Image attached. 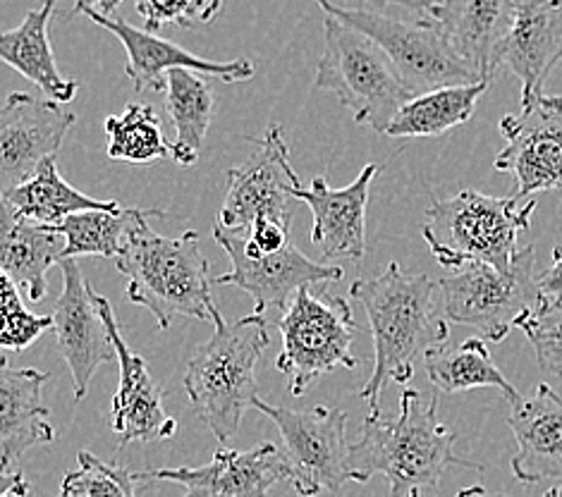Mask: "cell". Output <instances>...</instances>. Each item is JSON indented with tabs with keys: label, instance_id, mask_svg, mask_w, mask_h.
Segmentation results:
<instances>
[{
	"label": "cell",
	"instance_id": "6da1fadb",
	"mask_svg": "<svg viewBox=\"0 0 562 497\" xmlns=\"http://www.w3.org/2000/svg\"><path fill=\"white\" fill-rule=\"evenodd\" d=\"M350 297L364 306L373 338V371L359 397L379 411L383 389L409 383L417 361L448 342V318L436 282L395 261L376 278L355 280Z\"/></svg>",
	"mask_w": 562,
	"mask_h": 497
},
{
	"label": "cell",
	"instance_id": "7a4b0ae2",
	"mask_svg": "<svg viewBox=\"0 0 562 497\" xmlns=\"http://www.w3.org/2000/svg\"><path fill=\"white\" fill-rule=\"evenodd\" d=\"M454 442L458 436L438 419V397L424 399L419 389L405 387L397 416H367L361 438L347 452V474L357 483L383 474L391 486L387 497H422L438 486L448 466L484 468L460 460Z\"/></svg>",
	"mask_w": 562,
	"mask_h": 497
},
{
	"label": "cell",
	"instance_id": "3957f363",
	"mask_svg": "<svg viewBox=\"0 0 562 497\" xmlns=\"http://www.w3.org/2000/svg\"><path fill=\"white\" fill-rule=\"evenodd\" d=\"M144 218L130 235L117 271L127 278V297L151 312L158 330H168L172 318H196L213 324L221 314L211 292L209 261L199 247V233L164 237Z\"/></svg>",
	"mask_w": 562,
	"mask_h": 497
},
{
	"label": "cell",
	"instance_id": "277c9868",
	"mask_svg": "<svg viewBox=\"0 0 562 497\" xmlns=\"http://www.w3.org/2000/svg\"><path fill=\"white\" fill-rule=\"evenodd\" d=\"M269 344L271 332L263 316L251 314L225 324L218 314L211 340L199 347L187 364V397L221 442L235 438L247 409L261 397L257 366Z\"/></svg>",
	"mask_w": 562,
	"mask_h": 497
},
{
	"label": "cell",
	"instance_id": "5b68a950",
	"mask_svg": "<svg viewBox=\"0 0 562 497\" xmlns=\"http://www.w3.org/2000/svg\"><path fill=\"white\" fill-rule=\"evenodd\" d=\"M519 196H488L464 190L440 199L426 211L422 237L436 261L462 271L467 266L484 263L498 271H510L519 247V233L529 230L537 201L519 204Z\"/></svg>",
	"mask_w": 562,
	"mask_h": 497
},
{
	"label": "cell",
	"instance_id": "8992f818",
	"mask_svg": "<svg viewBox=\"0 0 562 497\" xmlns=\"http://www.w3.org/2000/svg\"><path fill=\"white\" fill-rule=\"evenodd\" d=\"M324 56L312 89L328 91L352 113L357 125L385 134L414 93L387 53L355 26L326 15Z\"/></svg>",
	"mask_w": 562,
	"mask_h": 497
},
{
	"label": "cell",
	"instance_id": "52a82bcc",
	"mask_svg": "<svg viewBox=\"0 0 562 497\" xmlns=\"http://www.w3.org/2000/svg\"><path fill=\"white\" fill-rule=\"evenodd\" d=\"M533 245L519 249L510 271L474 263L438 282L446 318L474 328L488 342H503L541 304L539 278L533 275Z\"/></svg>",
	"mask_w": 562,
	"mask_h": 497
},
{
	"label": "cell",
	"instance_id": "ba28073f",
	"mask_svg": "<svg viewBox=\"0 0 562 497\" xmlns=\"http://www.w3.org/2000/svg\"><path fill=\"white\" fill-rule=\"evenodd\" d=\"M278 328L283 349L276 369L288 379L292 397L310 393L330 371L357 366L352 354L357 320L350 304L340 297H314L310 287H302L288 304Z\"/></svg>",
	"mask_w": 562,
	"mask_h": 497
},
{
	"label": "cell",
	"instance_id": "9c48e42d",
	"mask_svg": "<svg viewBox=\"0 0 562 497\" xmlns=\"http://www.w3.org/2000/svg\"><path fill=\"white\" fill-rule=\"evenodd\" d=\"M316 3L326 15L355 26L373 44H379L414 97L443 87L481 82L472 67L454 56L440 26L431 18L397 20L376 10L345 8L336 0H316Z\"/></svg>",
	"mask_w": 562,
	"mask_h": 497
},
{
	"label": "cell",
	"instance_id": "30bf717a",
	"mask_svg": "<svg viewBox=\"0 0 562 497\" xmlns=\"http://www.w3.org/2000/svg\"><path fill=\"white\" fill-rule=\"evenodd\" d=\"M254 409L276 423L283 438L285 456L292 472V486L302 497H316L318 493H338L347 474V414L333 407L288 409L259 397Z\"/></svg>",
	"mask_w": 562,
	"mask_h": 497
},
{
	"label": "cell",
	"instance_id": "8fae6325",
	"mask_svg": "<svg viewBox=\"0 0 562 497\" xmlns=\"http://www.w3.org/2000/svg\"><path fill=\"white\" fill-rule=\"evenodd\" d=\"M251 142L259 151L247 163L227 172V194L218 223L227 230H249L257 223L290 227L297 204L294 190L302 182L290 163L283 127L269 125L259 139Z\"/></svg>",
	"mask_w": 562,
	"mask_h": 497
},
{
	"label": "cell",
	"instance_id": "7c38bea8",
	"mask_svg": "<svg viewBox=\"0 0 562 497\" xmlns=\"http://www.w3.org/2000/svg\"><path fill=\"white\" fill-rule=\"evenodd\" d=\"M213 237L233 263L231 271L216 278V285H231L247 292L257 316H263L266 308L288 306L302 287L324 285V282L342 278V268L312 261L294 245L278 253L251 251L243 237L235 230H227L218 221L213 227Z\"/></svg>",
	"mask_w": 562,
	"mask_h": 497
},
{
	"label": "cell",
	"instance_id": "4fadbf2b",
	"mask_svg": "<svg viewBox=\"0 0 562 497\" xmlns=\"http://www.w3.org/2000/svg\"><path fill=\"white\" fill-rule=\"evenodd\" d=\"M505 149L493 168L517 180L515 196L562 194V97H543L501 120Z\"/></svg>",
	"mask_w": 562,
	"mask_h": 497
},
{
	"label": "cell",
	"instance_id": "5bb4252c",
	"mask_svg": "<svg viewBox=\"0 0 562 497\" xmlns=\"http://www.w3.org/2000/svg\"><path fill=\"white\" fill-rule=\"evenodd\" d=\"M77 115L56 101L26 91L10 93L0 111V190L10 192L32 180L44 160L56 158Z\"/></svg>",
	"mask_w": 562,
	"mask_h": 497
},
{
	"label": "cell",
	"instance_id": "9a60e30c",
	"mask_svg": "<svg viewBox=\"0 0 562 497\" xmlns=\"http://www.w3.org/2000/svg\"><path fill=\"white\" fill-rule=\"evenodd\" d=\"M135 481L178 483L184 488L182 497H269L278 483L292 481V472L288 456L273 442H261L247 452L221 448L204 466L139 472Z\"/></svg>",
	"mask_w": 562,
	"mask_h": 497
},
{
	"label": "cell",
	"instance_id": "2e32d148",
	"mask_svg": "<svg viewBox=\"0 0 562 497\" xmlns=\"http://www.w3.org/2000/svg\"><path fill=\"white\" fill-rule=\"evenodd\" d=\"M60 273L63 290L53 314V330L65 364L72 373L75 402H82L97 369L115 359V347L97 306V292L79 271L77 259H63Z\"/></svg>",
	"mask_w": 562,
	"mask_h": 497
},
{
	"label": "cell",
	"instance_id": "e0dca14e",
	"mask_svg": "<svg viewBox=\"0 0 562 497\" xmlns=\"http://www.w3.org/2000/svg\"><path fill=\"white\" fill-rule=\"evenodd\" d=\"M97 306L115 347L120 385L111 405V431L120 438V448L130 442H154L176 436L178 421L164 409V389L149 373L146 361L130 349L117 328L111 302L97 294Z\"/></svg>",
	"mask_w": 562,
	"mask_h": 497
},
{
	"label": "cell",
	"instance_id": "ac0fdd59",
	"mask_svg": "<svg viewBox=\"0 0 562 497\" xmlns=\"http://www.w3.org/2000/svg\"><path fill=\"white\" fill-rule=\"evenodd\" d=\"M79 15H85L93 24L103 26L127 50V65L125 75L130 77L135 91H166L168 75L172 70H192L199 75L221 77L223 82H249L254 77L251 60H233V63H211L202 56L184 50L182 46L166 42V38L156 36L154 32L137 30L130 22L117 15H101L97 10H82Z\"/></svg>",
	"mask_w": 562,
	"mask_h": 497
},
{
	"label": "cell",
	"instance_id": "d6986e66",
	"mask_svg": "<svg viewBox=\"0 0 562 497\" xmlns=\"http://www.w3.org/2000/svg\"><path fill=\"white\" fill-rule=\"evenodd\" d=\"M379 166L369 163L352 184L333 190L326 178H314L312 187H297L294 199L312 208V245L324 259L359 261L367 253V204Z\"/></svg>",
	"mask_w": 562,
	"mask_h": 497
},
{
	"label": "cell",
	"instance_id": "ffe728a7",
	"mask_svg": "<svg viewBox=\"0 0 562 497\" xmlns=\"http://www.w3.org/2000/svg\"><path fill=\"white\" fill-rule=\"evenodd\" d=\"M562 60V0H517L501 65L521 82V105L543 97L548 77Z\"/></svg>",
	"mask_w": 562,
	"mask_h": 497
},
{
	"label": "cell",
	"instance_id": "44dd1931",
	"mask_svg": "<svg viewBox=\"0 0 562 497\" xmlns=\"http://www.w3.org/2000/svg\"><path fill=\"white\" fill-rule=\"evenodd\" d=\"M517 12V0H440L428 12L462 63L491 84Z\"/></svg>",
	"mask_w": 562,
	"mask_h": 497
},
{
	"label": "cell",
	"instance_id": "7402d4cb",
	"mask_svg": "<svg viewBox=\"0 0 562 497\" xmlns=\"http://www.w3.org/2000/svg\"><path fill=\"white\" fill-rule=\"evenodd\" d=\"M507 426L517 440L513 474L521 483L562 481V397L541 383L533 395L510 402Z\"/></svg>",
	"mask_w": 562,
	"mask_h": 497
},
{
	"label": "cell",
	"instance_id": "603a6c76",
	"mask_svg": "<svg viewBox=\"0 0 562 497\" xmlns=\"http://www.w3.org/2000/svg\"><path fill=\"white\" fill-rule=\"evenodd\" d=\"M48 373L36 369H10L0 361V466L12 472L20 456L36 445H50L56 431L48 423L42 389Z\"/></svg>",
	"mask_w": 562,
	"mask_h": 497
},
{
	"label": "cell",
	"instance_id": "cb8c5ba5",
	"mask_svg": "<svg viewBox=\"0 0 562 497\" xmlns=\"http://www.w3.org/2000/svg\"><path fill=\"white\" fill-rule=\"evenodd\" d=\"M65 237L56 227L20 221L0 204V268L15 285L30 290L34 304L48 292L46 275L53 263L63 261Z\"/></svg>",
	"mask_w": 562,
	"mask_h": 497
},
{
	"label": "cell",
	"instance_id": "d4e9b609",
	"mask_svg": "<svg viewBox=\"0 0 562 497\" xmlns=\"http://www.w3.org/2000/svg\"><path fill=\"white\" fill-rule=\"evenodd\" d=\"M58 0H44L42 5L26 12V18L18 30L5 32L0 36V58L8 63L12 70H18L24 79L42 89L50 101L70 103L79 84L75 79L63 77L56 56H53L48 24L56 12Z\"/></svg>",
	"mask_w": 562,
	"mask_h": 497
},
{
	"label": "cell",
	"instance_id": "484cf974",
	"mask_svg": "<svg viewBox=\"0 0 562 497\" xmlns=\"http://www.w3.org/2000/svg\"><path fill=\"white\" fill-rule=\"evenodd\" d=\"M8 206L20 221L58 227L72 213L82 211H117V201H99L85 192H77L58 172L56 158L44 160L32 180L3 194Z\"/></svg>",
	"mask_w": 562,
	"mask_h": 497
},
{
	"label": "cell",
	"instance_id": "4316f807",
	"mask_svg": "<svg viewBox=\"0 0 562 497\" xmlns=\"http://www.w3.org/2000/svg\"><path fill=\"white\" fill-rule=\"evenodd\" d=\"M488 89L486 82L454 84L419 93L409 99L387 127L385 137H438L470 123L479 99Z\"/></svg>",
	"mask_w": 562,
	"mask_h": 497
},
{
	"label": "cell",
	"instance_id": "83f0119b",
	"mask_svg": "<svg viewBox=\"0 0 562 497\" xmlns=\"http://www.w3.org/2000/svg\"><path fill=\"white\" fill-rule=\"evenodd\" d=\"M144 218H166L156 208H117V211H82L65 218L56 230L65 237L63 259L105 257L120 259L130 235Z\"/></svg>",
	"mask_w": 562,
	"mask_h": 497
},
{
	"label": "cell",
	"instance_id": "f1b7e54d",
	"mask_svg": "<svg viewBox=\"0 0 562 497\" xmlns=\"http://www.w3.org/2000/svg\"><path fill=\"white\" fill-rule=\"evenodd\" d=\"M424 364L428 381L446 395H458L476 387H495L501 389L507 402L519 397L503 371L495 366L488 347L481 338H470L458 347H436L424 357Z\"/></svg>",
	"mask_w": 562,
	"mask_h": 497
},
{
	"label": "cell",
	"instance_id": "f546056e",
	"mask_svg": "<svg viewBox=\"0 0 562 497\" xmlns=\"http://www.w3.org/2000/svg\"><path fill=\"white\" fill-rule=\"evenodd\" d=\"M166 111L176 127L172 160L178 166H194L213 115V91L204 75L172 70L166 87Z\"/></svg>",
	"mask_w": 562,
	"mask_h": 497
},
{
	"label": "cell",
	"instance_id": "4dcf8cb0",
	"mask_svg": "<svg viewBox=\"0 0 562 497\" xmlns=\"http://www.w3.org/2000/svg\"><path fill=\"white\" fill-rule=\"evenodd\" d=\"M105 134L113 160L144 166L172 158V144L166 142L156 111L146 103H130L120 115H111L105 120Z\"/></svg>",
	"mask_w": 562,
	"mask_h": 497
},
{
	"label": "cell",
	"instance_id": "1f68e13d",
	"mask_svg": "<svg viewBox=\"0 0 562 497\" xmlns=\"http://www.w3.org/2000/svg\"><path fill=\"white\" fill-rule=\"evenodd\" d=\"M135 474L123 466L105 464L97 454L82 450L77 468L63 478L60 497H137Z\"/></svg>",
	"mask_w": 562,
	"mask_h": 497
},
{
	"label": "cell",
	"instance_id": "d6a6232c",
	"mask_svg": "<svg viewBox=\"0 0 562 497\" xmlns=\"http://www.w3.org/2000/svg\"><path fill=\"white\" fill-rule=\"evenodd\" d=\"M541 371L562 379V302H541L521 320Z\"/></svg>",
	"mask_w": 562,
	"mask_h": 497
},
{
	"label": "cell",
	"instance_id": "836d02e7",
	"mask_svg": "<svg viewBox=\"0 0 562 497\" xmlns=\"http://www.w3.org/2000/svg\"><path fill=\"white\" fill-rule=\"evenodd\" d=\"M0 292H3V300H0V314H3V328H0V344L5 349H26L38 335H44L48 328H53V316H34L26 312L22 304V297L18 292V285L8 275L0 278Z\"/></svg>",
	"mask_w": 562,
	"mask_h": 497
},
{
	"label": "cell",
	"instance_id": "e575fe53",
	"mask_svg": "<svg viewBox=\"0 0 562 497\" xmlns=\"http://www.w3.org/2000/svg\"><path fill=\"white\" fill-rule=\"evenodd\" d=\"M209 0H137V12L146 20V32L160 30L166 24L190 30L204 22Z\"/></svg>",
	"mask_w": 562,
	"mask_h": 497
},
{
	"label": "cell",
	"instance_id": "d590c367",
	"mask_svg": "<svg viewBox=\"0 0 562 497\" xmlns=\"http://www.w3.org/2000/svg\"><path fill=\"white\" fill-rule=\"evenodd\" d=\"M541 302H562V247L553 249V263L539 278Z\"/></svg>",
	"mask_w": 562,
	"mask_h": 497
},
{
	"label": "cell",
	"instance_id": "8d00e7d4",
	"mask_svg": "<svg viewBox=\"0 0 562 497\" xmlns=\"http://www.w3.org/2000/svg\"><path fill=\"white\" fill-rule=\"evenodd\" d=\"M438 3L440 0H359V8L381 12L383 8L397 5V8H407L412 12H419V15H428V12H431Z\"/></svg>",
	"mask_w": 562,
	"mask_h": 497
},
{
	"label": "cell",
	"instance_id": "74e56055",
	"mask_svg": "<svg viewBox=\"0 0 562 497\" xmlns=\"http://www.w3.org/2000/svg\"><path fill=\"white\" fill-rule=\"evenodd\" d=\"M3 497H30V483L22 472L3 474Z\"/></svg>",
	"mask_w": 562,
	"mask_h": 497
},
{
	"label": "cell",
	"instance_id": "f35d334b",
	"mask_svg": "<svg viewBox=\"0 0 562 497\" xmlns=\"http://www.w3.org/2000/svg\"><path fill=\"white\" fill-rule=\"evenodd\" d=\"M120 3H123V0H75L72 15H75V12L79 15L82 10H97V12H101V15L111 18Z\"/></svg>",
	"mask_w": 562,
	"mask_h": 497
},
{
	"label": "cell",
	"instance_id": "ab89813d",
	"mask_svg": "<svg viewBox=\"0 0 562 497\" xmlns=\"http://www.w3.org/2000/svg\"><path fill=\"white\" fill-rule=\"evenodd\" d=\"M452 497H510V495L488 493L486 488H481V486H472V488H464V490H460L458 495H452Z\"/></svg>",
	"mask_w": 562,
	"mask_h": 497
},
{
	"label": "cell",
	"instance_id": "60d3db41",
	"mask_svg": "<svg viewBox=\"0 0 562 497\" xmlns=\"http://www.w3.org/2000/svg\"><path fill=\"white\" fill-rule=\"evenodd\" d=\"M223 3H225V0H209V8H206V15H204V24H209V22H213V20L218 18V12H221Z\"/></svg>",
	"mask_w": 562,
	"mask_h": 497
},
{
	"label": "cell",
	"instance_id": "b9f144b4",
	"mask_svg": "<svg viewBox=\"0 0 562 497\" xmlns=\"http://www.w3.org/2000/svg\"><path fill=\"white\" fill-rule=\"evenodd\" d=\"M543 497H562V481L558 483V486H553L551 490H546Z\"/></svg>",
	"mask_w": 562,
	"mask_h": 497
}]
</instances>
